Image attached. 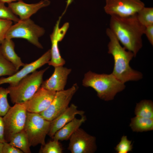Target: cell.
<instances>
[{
	"mask_svg": "<svg viewBox=\"0 0 153 153\" xmlns=\"http://www.w3.org/2000/svg\"><path fill=\"white\" fill-rule=\"evenodd\" d=\"M0 142H6L4 137V126L3 118L0 116Z\"/></svg>",
	"mask_w": 153,
	"mask_h": 153,
	"instance_id": "cell-32",
	"label": "cell"
},
{
	"mask_svg": "<svg viewBox=\"0 0 153 153\" xmlns=\"http://www.w3.org/2000/svg\"><path fill=\"white\" fill-rule=\"evenodd\" d=\"M9 143L23 153L31 152L27 137L24 129L14 135L10 138Z\"/></svg>",
	"mask_w": 153,
	"mask_h": 153,
	"instance_id": "cell-20",
	"label": "cell"
},
{
	"mask_svg": "<svg viewBox=\"0 0 153 153\" xmlns=\"http://www.w3.org/2000/svg\"><path fill=\"white\" fill-rule=\"evenodd\" d=\"M0 43H1V42H0Z\"/></svg>",
	"mask_w": 153,
	"mask_h": 153,
	"instance_id": "cell-35",
	"label": "cell"
},
{
	"mask_svg": "<svg viewBox=\"0 0 153 153\" xmlns=\"http://www.w3.org/2000/svg\"><path fill=\"white\" fill-rule=\"evenodd\" d=\"M50 3L49 0H43L37 3L29 4L21 0L8 3V7L15 15L19 17L20 20H25L30 18L40 9L48 6Z\"/></svg>",
	"mask_w": 153,
	"mask_h": 153,
	"instance_id": "cell-13",
	"label": "cell"
},
{
	"mask_svg": "<svg viewBox=\"0 0 153 153\" xmlns=\"http://www.w3.org/2000/svg\"><path fill=\"white\" fill-rule=\"evenodd\" d=\"M138 20L145 27L153 25V8L144 7L136 14Z\"/></svg>",
	"mask_w": 153,
	"mask_h": 153,
	"instance_id": "cell-22",
	"label": "cell"
},
{
	"mask_svg": "<svg viewBox=\"0 0 153 153\" xmlns=\"http://www.w3.org/2000/svg\"><path fill=\"white\" fill-rule=\"evenodd\" d=\"M86 120L85 116H81L80 119L75 117L57 131L52 137L53 139L66 141L69 139L73 134Z\"/></svg>",
	"mask_w": 153,
	"mask_h": 153,
	"instance_id": "cell-17",
	"label": "cell"
},
{
	"mask_svg": "<svg viewBox=\"0 0 153 153\" xmlns=\"http://www.w3.org/2000/svg\"><path fill=\"white\" fill-rule=\"evenodd\" d=\"M78 87L76 83L70 88L56 92L55 97L48 107L40 113L44 119L52 121L65 110Z\"/></svg>",
	"mask_w": 153,
	"mask_h": 153,
	"instance_id": "cell-8",
	"label": "cell"
},
{
	"mask_svg": "<svg viewBox=\"0 0 153 153\" xmlns=\"http://www.w3.org/2000/svg\"><path fill=\"white\" fill-rule=\"evenodd\" d=\"M130 126L132 131L142 132L153 129V118L136 116L131 118Z\"/></svg>",
	"mask_w": 153,
	"mask_h": 153,
	"instance_id": "cell-19",
	"label": "cell"
},
{
	"mask_svg": "<svg viewBox=\"0 0 153 153\" xmlns=\"http://www.w3.org/2000/svg\"><path fill=\"white\" fill-rule=\"evenodd\" d=\"M106 33L110 39L108 45V53L111 54L114 61L112 74L119 80L125 83L129 81H137L143 78L142 74L132 69L130 61L134 57L133 53L122 47L114 33L109 28Z\"/></svg>",
	"mask_w": 153,
	"mask_h": 153,
	"instance_id": "cell-2",
	"label": "cell"
},
{
	"mask_svg": "<svg viewBox=\"0 0 153 153\" xmlns=\"http://www.w3.org/2000/svg\"><path fill=\"white\" fill-rule=\"evenodd\" d=\"M3 153H23L20 149L15 147L9 143H3Z\"/></svg>",
	"mask_w": 153,
	"mask_h": 153,
	"instance_id": "cell-29",
	"label": "cell"
},
{
	"mask_svg": "<svg viewBox=\"0 0 153 153\" xmlns=\"http://www.w3.org/2000/svg\"><path fill=\"white\" fill-rule=\"evenodd\" d=\"M63 150V148L59 141L53 139L42 146L39 152L62 153Z\"/></svg>",
	"mask_w": 153,
	"mask_h": 153,
	"instance_id": "cell-24",
	"label": "cell"
},
{
	"mask_svg": "<svg viewBox=\"0 0 153 153\" xmlns=\"http://www.w3.org/2000/svg\"><path fill=\"white\" fill-rule=\"evenodd\" d=\"M136 116L153 118V103L149 100H143L137 104L135 110Z\"/></svg>",
	"mask_w": 153,
	"mask_h": 153,
	"instance_id": "cell-21",
	"label": "cell"
},
{
	"mask_svg": "<svg viewBox=\"0 0 153 153\" xmlns=\"http://www.w3.org/2000/svg\"><path fill=\"white\" fill-rule=\"evenodd\" d=\"M51 58L50 49L48 50L38 59L28 64H25L23 67L14 75L0 78V85L8 84L9 86L16 85L22 78L48 63Z\"/></svg>",
	"mask_w": 153,
	"mask_h": 153,
	"instance_id": "cell-11",
	"label": "cell"
},
{
	"mask_svg": "<svg viewBox=\"0 0 153 153\" xmlns=\"http://www.w3.org/2000/svg\"><path fill=\"white\" fill-rule=\"evenodd\" d=\"M144 34H145L150 43L153 45V25L145 27Z\"/></svg>",
	"mask_w": 153,
	"mask_h": 153,
	"instance_id": "cell-31",
	"label": "cell"
},
{
	"mask_svg": "<svg viewBox=\"0 0 153 153\" xmlns=\"http://www.w3.org/2000/svg\"><path fill=\"white\" fill-rule=\"evenodd\" d=\"M69 26V23L66 22L61 28H58L57 33V38L59 42L61 41L63 38Z\"/></svg>",
	"mask_w": 153,
	"mask_h": 153,
	"instance_id": "cell-30",
	"label": "cell"
},
{
	"mask_svg": "<svg viewBox=\"0 0 153 153\" xmlns=\"http://www.w3.org/2000/svg\"><path fill=\"white\" fill-rule=\"evenodd\" d=\"M18 71L12 63L4 58L0 51V77L11 76Z\"/></svg>",
	"mask_w": 153,
	"mask_h": 153,
	"instance_id": "cell-23",
	"label": "cell"
},
{
	"mask_svg": "<svg viewBox=\"0 0 153 153\" xmlns=\"http://www.w3.org/2000/svg\"><path fill=\"white\" fill-rule=\"evenodd\" d=\"M12 22L10 20L0 18V42L5 39L8 30L12 25Z\"/></svg>",
	"mask_w": 153,
	"mask_h": 153,
	"instance_id": "cell-28",
	"label": "cell"
},
{
	"mask_svg": "<svg viewBox=\"0 0 153 153\" xmlns=\"http://www.w3.org/2000/svg\"><path fill=\"white\" fill-rule=\"evenodd\" d=\"M48 67L29 74L15 86H9L7 89L12 103L22 104L29 99L41 87L44 73Z\"/></svg>",
	"mask_w": 153,
	"mask_h": 153,
	"instance_id": "cell-4",
	"label": "cell"
},
{
	"mask_svg": "<svg viewBox=\"0 0 153 153\" xmlns=\"http://www.w3.org/2000/svg\"><path fill=\"white\" fill-rule=\"evenodd\" d=\"M105 12L110 16L127 17L134 15L145 7L140 0H106Z\"/></svg>",
	"mask_w": 153,
	"mask_h": 153,
	"instance_id": "cell-9",
	"label": "cell"
},
{
	"mask_svg": "<svg viewBox=\"0 0 153 153\" xmlns=\"http://www.w3.org/2000/svg\"><path fill=\"white\" fill-rule=\"evenodd\" d=\"M84 112L77 109V107L73 104L56 118L51 121L50 130L48 135L51 138L55 133L66 124L72 120L78 114L84 115Z\"/></svg>",
	"mask_w": 153,
	"mask_h": 153,
	"instance_id": "cell-15",
	"label": "cell"
},
{
	"mask_svg": "<svg viewBox=\"0 0 153 153\" xmlns=\"http://www.w3.org/2000/svg\"><path fill=\"white\" fill-rule=\"evenodd\" d=\"M45 31L43 28L36 24L30 18L20 20L10 27L5 38L25 39L37 47L42 49L43 46L39 41V38L44 34Z\"/></svg>",
	"mask_w": 153,
	"mask_h": 153,
	"instance_id": "cell-6",
	"label": "cell"
},
{
	"mask_svg": "<svg viewBox=\"0 0 153 153\" xmlns=\"http://www.w3.org/2000/svg\"><path fill=\"white\" fill-rule=\"evenodd\" d=\"M15 44L12 39L5 38L1 42L0 51L4 58L12 63L18 70L25 64L14 50Z\"/></svg>",
	"mask_w": 153,
	"mask_h": 153,
	"instance_id": "cell-16",
	"label": "cell"
},
{
	"mask_svg": "<svg viewBox=\"0 0 153 153\" xmlns=\"http://www.w3.org/2000/svg\"><path fill=\"white\" fill-rule=\"evenodd\" d=\"M132 148L131 141L128 139L126 136L123 135L115 149L118 153H128L131 151Z\"/></svg>",
	"mask_w": 153,
	"mask_h": 153,
	"instance_id": "cell-27",
	"label": "cell"
},
{
	"mask_svg": "<svg viewBox=\"0 0 153 153\" xmlns=\"http://www.w3.org/2000/svg\"><path fill=\"white\" fill-rule=\"evenodd\" d=\"M82 84L85 87L93 88L98 97L105 101L113 100L118 93L125 88L124 84L117 79L112 73L99 74L91 71L85 74Z\"/></svg>",
	"mask_w": 153,
	"mask_h": 153,
	"instance_id": "cell-3",
	"label": "cell"
},
{
	"mask_svg": "<svg viewBox=\"0 0 153 153\" xmlns=\"http://www.w3.org/2000/svg\"><path fill=\"white\" fill-rule=\"evenodd\" d=\"M109 26L120 43L136 57L142 47V37L145 29L138 20L136 14L125 17L111 16Z\"/></svg>",
	"mask_w": 153,
	"mask_h": 153,
	"instance_id": "cell-1",
	"label": "cell"
},
{
	"mask_svg": "<svg viewBox=\"0 0 153 153\" xmlns=\"http://www.w3.org/2000/svg\"><path fill=\"white\" fill-rule=\"evenodd\" d=\"M9 91L7 88L0 87V116H4L10 106L8 103L7 96Z\"/></svg>",
	"mask_w": 153,
	"mask_h": 153,
	"instance_id": "cell-25",
	"label": "cell"
},
{
	"mask_svg": "<svg viewBox=\"0 0 153 153\" xmlns=\"http://www.w3.org/2000/svg\"><path fill=\"white\" fill-rule=\"evenodd\" d=\"M21 0H0L2 2L5 3H8L14 2L16 1H18Z\"/></svg>",
	"mask_w": 153,
	"mask_h": 153,
	"instance_id": "cell-33",
	"label": "cell"
},
{
	"mask_svg": "<svg viewBox=\"0 0 153 153\" xmlns=\"http://www.w3.org/2000/svg\"><path fill=\"white\" fill-rule=\"evenodd\" d=\"M54 72L48 79L43 81L41 87L46 89L57 92L64 90L68 76L71 69L60 66L54 67Z\"/></svg>",
	"mask_w": 153,
	"mask_h": 153,
	"instance_id": "cell-14",
	"label": "cell"
},
{
	"mask_svg": "<svg viewBox=\"0 0 153 153\" xmlns=\"http://www.w3.org/2000/svg\"><path fill=\"white\" fill-rule=\"evenodd\" d=\"M67 149L72 153H93L97 149L96 138L79 128L71 136Z\"/></svg>",
	"mask_w": 153,
	"mask_h": 153,
	"instance_id": "cell-10",
	"label": "cell"
},
{
	"mask_svg": "<svg viewBox=\"0 0 153 153\" xmlns=\"http://www.w3.org/2000/svg\"><path fill=\"white\" fill-rule=\"evenodd\" d=\"M56 92L41 87L29 99L22 104L27 112L40 113L48 107Z\"/></svg>",
	"mask_w": 153,
	"mask_h": 153,
	"instance_id": "cell-12",
	"label": "cell"
},
{
	"mask_svg": "<svg viewBox=\"0 0 153 153\" xmlns=\"http://www.w3.org/2000/svg\"><path fill=\"white\" fill-rule=\"evenodd\" d=\"M0 1V18L10 20L17 22L20 20L8 7Z\"/></svg>",
	"mask_w": 153,
	"mask_h": 153,
	"instance_id": "cell-26",
	"label": "cell"
},
{
	"mask_svg": "<svg viewBox=\"0 0 153 153\" xmlns=\"http://www.w3.org/2000/svg\"><path fill=\"white\" fill-rule=\"evenodd\" d=\"M60 20L59 19L54 27L52 33L50 35L51 42L50 49L51 58L48 63L50 65L54 67L63 66L65 63V60L61 57L59 48L58 41L57 38V33L59 28Z\"/></svg>",
	"mask_w": 153,
	"mask_h": 153,
	"instance_id": "cell-18",
	"label": "cell"
},
{
	"mask_svg": "<svg viewBox=\"0 0 153 153\" xmlns=\"http://www.w3.org/2000/svg\"><path fill=\"white\" fill-rule=\"evenodd\" d=\"M51 121L43 118L40 113L27 112L24 130L30 147L45 144V139L50 129Z\"/></svg>",
	"mask_w": 153,
	"mask_h": 153,
	"instance_id": "cell-5",
	"label": "cell"
},
{
	"mask_svg": "<svg viewBox=\"0 0 153 153\" xmlns=\"http://www.w3.org/2000/svg\"><path fill=\"white\" fill-rule=\"evenodd\" d=\"M27 113L22 103L15 104L3 116L4 137L6 142L9 143L14 135L24 129Z\"/></svg>",
	"mask_w": 153,
	"mask_h": 153,
	"instance_id": "cell-7",
	"label": "cell"
},
{
	"mask_svg": "<svg viewBox=\"0 0 153 153\" xmlns=\"http://www.w3.org/2000/svg\"><path fill=\"white\" fill-rule=\"evenodd\" d=\"M3 143L0 142V153H3Z\"/></svg>",
	"mask_w": 153,
	"mask_h": 153,
	"instance_id": "cell-34",
	"label": "cell"
}]
</instances>
